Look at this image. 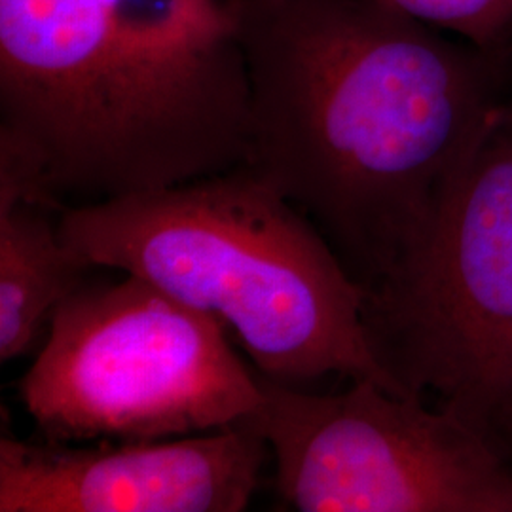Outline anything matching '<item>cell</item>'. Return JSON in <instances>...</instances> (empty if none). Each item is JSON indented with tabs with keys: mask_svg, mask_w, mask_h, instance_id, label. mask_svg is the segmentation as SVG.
<instances>
[{
	"mask_svg": "<svg viewBox=\"0 0 512 512\" xmlns=\"http://www.w3.org/2000/svg\"><path fill=\"white\" fill-rule=\"evenodd\" d=\"M222 4L247 69V165L370 287L499 118L492 69L380 0Z\"/></svg>",
	"mask_w": 512,
	"mask_h": 512,
	"instance_id": "cell-1",
	"label": "cell"
},
{
	"mask_svg": "<svg viewBox=\"0 0 512 512\" xmlns=\"http://www.w3.org/2000/svg\"><path fill=\"white\" fill-rule=\"evenodd\" d=\"M249 154L234 29L162 52L88 0H0V203L103 202L226 173Z\"/></svg>",
	"mask_w": 512,
	"mask_h": 512,
	"instance_id": "cell-2",
	"label": "cell"
},
{
	"mask_svg": "<svg viewBox=\"0 0 512 512\" xmlns=\"http://www.w3.org/2000/svg\"><path fill=\"white\" fill-rule=\"evenodd\" d=\"M57 219L63 241L93 268L147 279L215 317L268 380L311 389L340 376L412 395L374 355L363 285L317 226L249 165L63 205Z\"/></svg>",
	"mask_w": 512,
	"mask_h": 512,
	"instance_id": "cell-3",
	"label": "cell"
},
{
	"mask_svg": "<svg viewBox=\"0 0 512 512\" xmlns=\"http://www.w3.org/2000/svg\"><path fill=\"white\" fill-rule=\"evenodd\" d=\"M116 274L61 302L19 380L44 440L171 439L253 420L262 384L228 330L147 279Z\"/></svg>",
	"mask_w": 512,
	"mask_h": 512,
	"instance_id": "cell-4",
	"label": "cell"
},
{
	"mask_svg": "<svg viewBox=\"0 0 512 512\" xmlns=\"http://www.w3.org/2000/svg\"><path fill=\"white\" fill-rule=\"evenodd\" d=\"M501 114L420 236L366 287L365 325L408 393H433L509 459L512 137Z\"/></svg>",
	"mask_w": 512,
	"mask_h": 512,
	"instance_id": "cell-5",
	"label": "cell"
},
{
	"mask_svg": "<svg viewBox=\"0 0 512 512\" xmlns=\"http://www.w3.org/2000/svg\"><path fill=\"white\" fill-rule=\"evenodd\" d=\"M279 501L300 512H512V467L448 410L372 380L315 393L260 376Z\"/></svg>",
	"mask_w": 512,
	"mask_h": 512,
	"instance_id": "cell-6",
	"label": "cell"
},
{
	"mask_svg": "<svg viewBox=\"0 0 512 512\" xmlns=\"http://www.w3.org/2000/svg\"><path fill=\"white\" fill-rule=\"evenodd\" d=\"M272 456L251 423L152 440H0V512H241Z\"/></svg>",
	"mask_w": 512,
	"mask_h": 512,
	"instance_id": "cell-7",
	"label": "cell"
},
{
	"mask_svg": "<svg viewBox=\"0 0 512 512\" xmlns=\"http://www.w3.org/2000/svg\"><path fill=\"white\" fill-rule=\"evenodd\" d=\"M59 207L0 203V361L27 355L61 302L88 281L92 264L63 241Z\"/></svg>",
	"mask_w": 512,
	"mask_h": 512,
	"instance_id": "cell-8",
	"label": "cell"
},
{
	"mask_svg": "<svg viewBox=\"0 0 512 512\" xmlns=\"http://www.w3.org/2000/svg\"><path fill=\"white\" fill-rule=\"evenodd\" d=\"M124 35L162 52L202 50L232 31L220 0H88Z\"/></svg>",
	"mask_w": 512,
	"mask_h": 512,
	"instance_id": "cell-9",
	"label": "cell"
},
{
	"mask_svg": "<svg viewBox=\"0 0 512 512\" xmlns=\"http://www.w3.org/2000/svg\"><path fill=\"white\" fill-rule=\"evenodd\" d=\"M410 18L456 33L475 48L499 44L512 25V0H380Z\"/></svg>",
	"mask_w": 512,
	"mask_h": 512,
	"instance_id": "cell-10",
	"label": "cell"
},
{
	"mask_svg": "<svg viewBox=\"0 0 512 512\" xmlns=\"http://www.w3.org/2000/svg\"><path fill=\"white\" fill-rule=\"evenodd\" d=\"M501 122H503V128L507 129V133L512 137V107H509V109H503Z\"/></svg>",
	"mask_w": 512,
	"mask_h": 512,
	"instance_id": "cell-11",
	"label": "cell"
}]
</instances>
